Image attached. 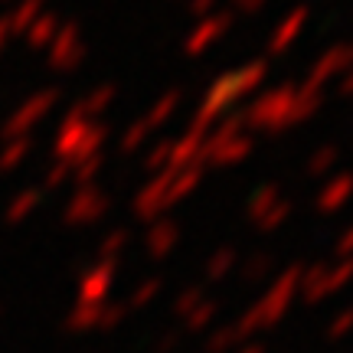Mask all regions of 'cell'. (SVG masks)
Segmentation results:
<instances>
[{
	"label": "cell",
	"instance_id": "cell-24",
	"mask_svg": "<svg viewBox=\"0 0 353 353\" xmlns=\"http://www.w3.org/2000/svg\"><path fill=\"white\" fill-rule=\"evenodd\" d=\"M337 255H353V229L337 242Z\"/></svg>",
	"mask_w": 353,
	"mask_h": 353
},
{
	"label": "cell",
	"instance_id": "cell-25",
	"mask_svg": "<svg viewBox=\"0 0 353 353\" xmlns=\"http://www.w3.org/2000/svg\"><path fill=\"white\" fill-rule=\"evenodd\" d=\"M174 347H176V334H167L164 341L157 343V353H170V350H174Z\"/></svg>",
	"mask_w": 353,
	"mask_h": 353
},
{
	"label": "cell",
	"instance_id": "cell-21",
	"mask_svg": "<svg viewBox=\"0 0 353 353\" xmlns=\"http://www.w3.org/2000/svg\"><path fill=\"white\" fill-rule=\"evenodd\" d=\"M334 157H337V154H334V148H327L324 154H317L314 161H311V174H324V167H327Z\"/></svg>",
	"mask_w": 353,
	"mask_h": 353
},
{
	"label": "cell",
	"instance_id": "cell-14",
	"mask_svg": "<svg viewBox=\"0 0 353 353\" xmlns=\"http://www.w3.org/2000/svg\"><path fill=\"white\" fill-rule=\"evenodd\" d=\"M350 275H353V259H350V262H343L341 268L327 272V298H330V294H334L337 288H343V285L350 281Z\"/></svg>",
	"mask_w": 353,
	"mask_h": 353
},
{
	"label": "cell",
	"instance_id": "cell-27",
	"mask_svg": "<svg viewBox=\"0 0 353 353\" xmlns=\"http://www.w3.org/2000/svg\"><path fill=\"white\" fill-rule=\"evenodd\" d=\"M206 3H213V0H196V3H193V10L203 13V7H206Z\"/></svg>",
	"mask_w": 353,
	"mask_h": 353
},
{
	"label": "cell",
	"instance_id": "cell-16",
	"mask_svg": "<svg viewBox=\"0 0 353 353\" xmlns=\"http://www.w3.org/2000/svg\"><path fill=\"white\" fill-rule=\"evenodd\" d=\"M154 294H161V281L157 278H151V281H144L138 291H134V298H131V304L128 307H144V304L151 301Z\"/></svg>",
	"mask_w": 353,
	"mask_h": 353
},
{
	"label": "cell",
	"instance_id": "cell-12",
	"mask_svg": "<svg viewBox=\"0 0 353 353\" xmlns=\"http://www.w3.org/2000/svg\"><path fill=\"white\" fill-rule=\"evenodd\" d=\"M203 301H206V298H203V291H200V288H190V291H183V294L176 298L174 311H176L180 317H190L193 311H196V307H200Z\"/></svg>",
	"mask_w": 353,
	"mask_h": 353
},
{
	"label": "cell",
	"instance_id": "cell-15",
	"mask_svg": "<svg viewBox=\"0 0 353 353\" xmlns=\"http://www.w3.org/2000/svg\"><path fill=\"white\" fill-rule=\"evenodd\" d=\"M125 242H128V232H125V229H114L112 236H108V239L101 242V255H105V259L112 262L114 255H118L121 249H125Z\"/></svg>",
	"mask_w": 353,
	"mask_h": 353
},
{
	"label": "cell",
	"instance_id": "cell-26",
	"mask_svg": "<svg viewBox=\"0 0 353 353\" xmlns=\"http://www.w3.org/2000/svg\"><path fill=\"white\" fill-rule=\"evenodd\" d=\"M239 353H265V347L262 343H249V347H242Z\"/></svg>",
	"mask_w": 353,
	"mask_h": 353
},
{
	"label": "cell",
	"instance_id": "cell-28",
	"mask_svg": "<svg viewBox=\"0 0 353 353\" xmlns=\"http://www.w3.org/2000/svg\"><path fill=\"white\" fill-rule=\"evenodd\" d=\"M242 7H245V10H249V7H255V3H259V0H239Z\"/></svg>",
	"mask_w": 353,
	"mask_h": 353
},
{
	"label": "cell",
	"instance_id": "cell-10",
	"mask_svg": "<svg viewBox=\"0 0 353 353\" xmlns=\"http://www.w3.org/2000/svg\"><path fill=\"white\" fill-rule=\"evenodd\" d=\"M99 317H101V304H82L76 314H72V327L76 330L99 327Z\"/></svg>",
	"mask_w": 353,
	"mask_h": 353
},
{
	"label": "cell",
	"instance_id": "cell-23",
	"mask_svg": "<svg viewBox=\"0 0 353 353\" xmlns=\"http://www.w3.org/2000/svg\"><path fill=\"white\" fill-rule=\"evenodd\" d=\"M174 101H176V95H167V99L161 101L157 108H154V114H151V121H154V125H157V121H164V114L170 112V108H174Z\"/></svg>",
	"mask_w": 353,
	"mask_h": 353
},
{
	"label": "cell",
	"instance_id": "cell-2",
	"mask_svg": "<svg viewBox=\"0 0 353 353\" xmlns=\"http://www.w3.org/2000/svg\"><path fill=\"white\" fill-rule=\"evenodd\" d=\"M112 262H105L101 268H95L92 275L82 281V304H101L105 301V294L112 288Z\"/></svg>",
	"mask_w": 353,
	"mask_h": 353
},
{
	"label": "cell",
	"instance_id": "cell-4",
	"mask_svg": "<svg viewBox=\"0 0 353 353\" xmlns=\"http://www.w3.org/2000/svg\"><path fill=\"white\" fill-rule=\"evenodd\" d=\"M298 285H304V301L307 304L324 301V298H327V268H324V265L311 268L307 275H301Z\"/></svg>",
	"mask_w": 353,
	"mask_h": 353
},
{
	"label": "cell",
	"instance_id": "cell-1",
	"mask_svg": "<svg viewBox=\"0 0 353 353\" xmlns=\"http://www.w3.org/2000/svg\"><path fill=\"white\" fill-rule=\"evenodd\" d=\"M298 281H301V268L294 265V268H288V272L272 285V291L265 294V301H259L262 304L265 327H275L278 321L285 317V311H288V304H291V291L298 288Z\"/></svg>",
	"mask_w": 353,
	"mask_h": 353
},
{
	"label": "cell",
	"instance_id": "cell-9",
	"mask_svg": "<svg viewBox=\"0 0 353 353\" xmlns=\"http://www.w3.org/2000/svg\"><path fill=\"white\" fill-rule=\"evenodd\" d=\"M229 23V17H219V20H210V23L203 26L200 33H196V37H193V43H187V50L190 52H200L203 46H206V43H213V37L216 33H219V30H223V26Z\"/></svg>",
	"mask_w": 353,
	"mask_h": 353
},
{
	"label": "cell",
	"instance_id": "cell-13",
	"mask_svg": "<svg viewBox=\"0 0 353 353\" xmlns=\"http://www.w3.org/2000/svg\"><path fill=\"white\" fill-rule=\"evenodd\" d=\"M216 317V301H203L193 314L187 317V330H203Z\"/></svg>",
	"mask_w": 353,
	"mask_h": 353
},
{
	"label": "cell",
	"instance_id": "cell-22",
	"mask_svg": "<svg viewBox=\"0 0 353 353\" xmlns=\"http://www.w3.org/2000/svg\"><path fill=\"white\" fill-rule=\"evenodd\" d=\"M272 196H275V190H265V193H259V196L252 200V210H249V213L259 219V216H262V210L268 206V203H272Z\"/></svg>",
	"mask_w": 353,
	"mask_h": 353
},
{
	"label": "cell",
	"instance_id": "cell-7",
	"mask_svg": "<svg viewBox=\"0 0 353 353\" xmlns=\"http://www.w3.org/2000/svg\"><path fill=\"white\" fill-rule=\"evenodd\" d=\"M350 59H353V50H350V46H341V50H334V52L327 56V59L321 63V69L314 72V82H321V79H327L330 72L343 69V63H350Z\"/></svg>",
	"mask_w": 353,
	"mask_h": 353
},
{
	"label": "cell",
	"instance_id": "cell-11",
	"mask_svg": "<svg viewBox=\"0 0 353 353\" xmlns=\"http://www.w3.org/2000/svg\"><path fill=\"white\" fill-rule=\"evenodd\" d=\"M128 314V304H101V317H99V327L101 330H114Z\"/></svg>",
	"mask_w": 353,
	"mask_h": 353
},
{
	"label": "cell",
	"instance_id": "cell-3",
	"mask_svg": "<svg viewBox=\"0 0 353 353\" xmlns=\"http://www.w3.org/2000/svg\"><path fill=\"white\" fill-rule=\"evenodd\" d=\"M176 239H180V229H176L170 219H161V223L148 232V249H151V255H167L174 249Z\"/></svg>",
	"mask_w": 353,
	"mask_h": 353
},
{
	"label": "cell",
	"instance_id": "cell-19",
	"mask_svg": "<svg viewBox=\"0 0 353 353\" xmlns=\"http://www.w3.org/2000/svg\"><path fill=\"white\" fill-rule=\"evenodd\" d=\"M268 268H272V255H255L252 262L245 265V278H249V281H259V278L268 275Z\"/></svg>",
	"mask_w": 353,
	"mask_h": 353
},
{
	"label": "cell",
	"instance_id": "cell-29",
	"mask_svg": "<svg viewBox=\"0 0 353 353\" xmlns=\"http://www.w3.org/2000/svg\"><path fill=\"white\" fill-rule=\"evenodd\" d=\"M347 92H353V79H350V82H347Z\"/></svg>",
	"mask_w": 353,
	"mask_h": 353
},
{
	"label": "cell",
	"instance_id": "cell-8",
	"mask_svg": "<svg viewBox=\"0 0 353 353\" xmlns=\"http://www.w3.org/2000/svg\"><path fill=\"white\" fill-rule=\"evenodd\" d=\"M236 265V252L232 249H219V252L210 259V265H206V278H213V281H219L223 275H229V268Z\"/></svg>",
	"mask_w": 353,
	"mask_h": 353
},
{
	"label": "cell",
	"instance_id": "cell-6",
	"mask_svg": "<svg viewBox=\"0 0 353 353\" xmlns=\"http://www.w3.org/2000/svg\"><path fill=\"white\" fill-rule=\"evenodd\" d=\"M236 343H239V330H236V324H232V327H219L216 334H210L206 353H236Z\"/></svg>",
	"mask_w": 353,
	"mask_h": 353
},
{
	"label": "cell",
	"instance_id": "cell-20",
	"mask_svg": "<svg viewBox=\"0 0 353 353\" xmlns=\"http://www.w3.org/2000/svg\"><path fill=\"white\" fill-rule=\"evenodd\" d=\"M288 213H291V206H288V203H281V206H278V210H275L272 216L259 219V226H262V229H275V226H278V219H281V216H288Z\"/></svg>",
	"mask_w": 353,
	"mask_h": 353
},
{
	"label": "cell",
	"instance_id": "cell-17",
	"mask_svg": "<svg viewBox=\"0 0 353 353\" xmlns=\"http://www.w3.org/2000/svg\"><path fill=\"white\" fill-rule=\"evenodd\" d=\"M350 330H353V307H347L343 314L334 317V324H330L327 334H330V341H337V337H347Z\"/></svg>",
	"mask_w": 353,
	"mask_h": 353
},
{
	"label": "cell",
	"instance_id": "cell-18",
	"mask_svg": "<svg viewBox=\"0 0 353 353\" xmlns=\"http://www.w3.org/2000/svg\"><path fill=\"white\" fill-rule=\"evenodd\" d=\"M301 20H304V13H294L291 17V23H285L281 30H278V37H275V43H272V50H285V43H291V37H294V30L301 26Z\"/></svg>",
	"mask_w": 353,
	"mask_h": 353
},
{
	"label": "cell",
	"instance_id": "cell-5",
	"mask_svg": "<svg viewBox=\"0 0 353 353\" xmlns=\"http://www.w3.org/2000/svg\"><path fill=\"white\" fill-rule=\"evenodd\" d=\"M350 190H353V176H341V180H334L324 193H321V200H317V206L324 210V213H330V210H337L347 196H350Z\"/></svg>",
	"mask_w": 353,
	"mask_h": 353
}]
</instances>
